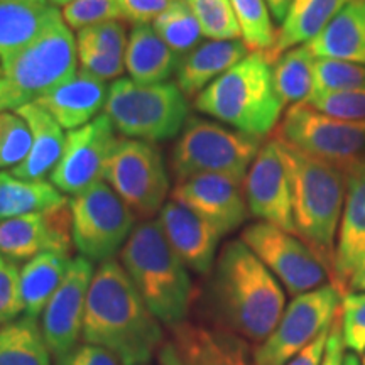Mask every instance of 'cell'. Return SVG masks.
<instances>
[{"mask_svg": "<svg viewBox=\"0 0 365 365\" xmlns=\"http://www.w3.org/2000/svg\"><path fill=\"white\" fill-rule=\"evenodd\" d=\"M249 54L244 41H213L202 43L181 56L176 70V85L186 98H196L218 76L235 66Z\"/></svg>", "mask_w": 365, "mask_h": 365, "instance_id": "cell-23", "label": "cell"}, {"mask_svg": "<svg viewBox=\"0 0 365 365\" xmlns=\"http://www.w3.org/2000/svg\"><path fill=\"white\" fill-rule=\"evenodd\" d=\"M277 143L289 176L296 235L318 255L331 277L346 178L331 164L303 154L279 139Z\"/></svg>", "mask_w": 365, "mask_h": 365, "instance_id": "cell-3", "label": "cell"}, {"mask_svg": "<svg viewBox=\"0 0 365 365\" xmlns=\"http://www.w3.org/2000/svg\"><path fill=\"white\" fill-rule=\"evenodd\" d=\"M54 365H122V362L103 346L83 341L56 357Z\"/></svg>", "mask_w": 365, "mask_h": 365, "instance_id": "cell-44", "label": "cell"}, {"mask_svg": "<svg viewBox=\"0 0 365 365\" xmlns=\"http://www.w3.org/2000/svg\"><path fill=\"white\" fill-rule=\"evenodd\" d=\"M314 58L341 59L365 66V0H352L330 24L304 44Z\"/></svg>", "mask_w": 365, "mask_h": 365, "instance_id": "cell-25", "label": "cell"}, {"mask_svg": "<svg viewBox=\"0 0 365 365\" xmlns=\"http://www.w3.org/2000/svg\"><path fill=\"white\" fill-rule=\"evenodd\" d=\"M362 365H365V355H364V359H362Z\"/></svg>", "mask_w": 365, "mask_h": 365, "instance_id": "cell-53", "label": "cell"}, {"mask_svg": "<svg viewBox=\"0 0 365 365\" xmlns=\"http://www.w3.org/2000/svg\"><path fill=\"white\" fill-rule=\"evenodd\" d=\"M175 0H117L124 21L134 22V26L153 22Z\"/></svg>", "mask_w": 365, "mask_h": 365, "instance_id": "cell-45", "label": "cell"}, {"mask_svg": "<svg viewBox=\"0 0 365 365\" xmlns=\"http://www.w3.org/2000/svg\"><path fill=\"white\" fill-rule=\"evenodd\" d=\"M14 2H33V4H48V0H14Z\"/></svg>", "mask_w": 365, "mask_h": 365, "instance_id": "cell-52", "label": "cell"}, {"mask_svg": "<svg viewBox=\"0 0 365 365\" xmlns=\"http://www.w3.org/2000/svg\"><path fill=\"white\" fill-rule=\"evenodd\" d=\"M61 16L71 31L107 21H124L117 0H73L63 7Z\"/></svg>", "mask_w": 365, "mask_h": 365, "instance_id": "cell-40", "label": "cell"}, {"mask_svg": "<svg viewBox=\"0 0 365 365\" xmlns=\"http://www.w3.org/2000/svg\"><path fill=\"white\" fill-rule=\"evenodd\" d=\"M344 350H345V344H344V335H341V319L339 314L335 322H333L330 333H328L327 350H325V357H323L322 365H344V359H345Z\"/></svg>", "mask_w": 365, "mask_h": 365, "instance_id": "cell-46", "label": "cell"}, {"mask_svg": "<svg viewBox=\"0 0 365 365\" xmlns=\"http://www.w3.org/2000/svg\"><path fill=\"white\" fill-rule=\"evenodd\" d=\"M205 38L213 41L239 39L242 33L230 0H186Z\"/></svg>", "mask_w": 365, "mask_h": 365, "instance_id": "cell-35", "label": "cell"}, {"mask_svg": "<svg viewBox=\"0 0 365 365\" xmlns=\"http://www.w3.org/2000/svg\"><path fill=\"white\" fill-rule=\"evenodd\" d=\"M230 4L249 51H269L276 43L277 31L272 26L266 0H230Z\"/></svg>", "mask_w": 365, "mask_h": 365, "instance_id": "cell-34", "label": "cell"}, {"mask_svg": "<svg viewBox=\"0 0 365 365\" xmlns=\"http://www.w3.org/2000/svg\"><path fill=\"white\" fill-rule=\"evenodd\" d=\"M330 328L323 331L317 340L312 341L307 349L301 350V352L296 355V357L291 359L286 365H322L323 357H325L328 333H330Z\"/></svg>", "mask_w": 365, "mask_h": 365, "instance_id": "cell-47", "label": "cell"}, {"mask_svg": "<svg viewBox=\"0 0 365 365\" xmlns=\"http://www.w3.org/2000/svg\"><path fill=\"white\" fill-rule=\"evenodd\" d=\"M73 247L91 262H105L120 252L135 228V213L107 181L70 200Z\"/></svg>", "mask_w": 365, "mask_h": 365, "instance_id": "cell-10", "label": "cell"}, {"mask_svg": "<svg viewBox=\"0 0 365 365\" xmlns=\"http://www.w3.org/2000/svg\"><path fill=\"white\" fill-rule=\"evenodd\" d=\"M70 254L43 252L21 269V296L26 317L38 319L70 267Z\"/></svg>", "mask_w": 365, "mask_h": 365, "instance_id": "cell-28", "label": "cell"}, {"mask_svg": "<svg viewBox=\"0 0 365 365\" xmlns=\"http://www.w3.org/2000/svg\"><path fill=\"white\" fill-rule=\"evenodd\" d=\"M156 359L159 365H257L254 349L240 335L188 319L170 327Z\"/></svg>", "mask_w": 365, "mask_h": 365, "instance_id": "cell-15", "label": "cell"}, {"mask_svg": "<svg viewBox=\"0 0 365 365\" xmlns=\"http://www.w3.org/2000/svg\"><path fill=\"white\" fill-rule=\"evenodd\" d=\"M33 145V132L17 112H0V170L16 168Z\"/></svg>", "mask_w": 365, "mask_h": 365, "instance_id": "cell-37", "label": "cell"}, {"mask_svg": "<svg viewBox=\"0 0 365 365\" xmlns=\"http://www.w3.org/2000/svg\"><path fill=\"white\" fill-rule=\"evenodd\" d=\"M344 365H360V364H359L357 355H354V354L345 355V359H344Z\"/></svg>", "mask_w": 365, "mask_h": 365, "instance_id": "cell-50", "label": "cell"}, {"mask_svg": "<svg viewBox=\"0 0 365 365\" xmlns=\"http://www.w3.org/2000/svg\"><path fill=\"white\" fill-rule=\"evenodd\" d=\"M341 296L333 284L294 296L274 331L254 349L255 364L286 365L333 325L340 314Z\"/></svg>", "mask_w": 365, "mask_h": 365, "instance_id": "cell-12", "label": "cell"}, {"mask_svg": "<svg viewBox=\"0 0 365 365\" xmlns=\"http://www.w3.org/2000/svg\"><path fill=\"white\" fill-rule=\"evenodd\" d=\"M0 365H51L38 319L22 317L0 327Z\"/></svg>", "mask_w": 365, "mask_h": 365, "instance_id": "cell-31", "label": "cell"}, {"mask_svg": "<svg viewBox=\"0 0 365 365\" xmlns=\"http://www.w3.org/2000/svg\"><path fill=\"white\" fill-rule=\"evenodd\" d=\"M274 137L344 175L365 159V120H341L307 103L287 108Z\"/></svg>", "mask_w": 365, "mask_h": 365, "instance_id": "cell-9", "label": "cell"}, {"mask_svg": "<svg viewBox=\"0 0 365 365\" xmlns=\"http://www.w3.org/2000/svg\"><path fill=\"white\" fill-rule=\"evenodd\" d=\"M105 181L135 217L161 212L170 193V175L161 153L150 143L122 137L108 158Z\"/></svg>", "mask_w": 365, "mask_h": 365, "instance_id": "cell-11", "label": "cell"}, {"mask_svg": "<svg viewBox=\"0 0 365 365\" xmlns=\"http://www.w3.org/2000/svg\"><path fill=\"white\" fill-rule=\"evenodd\" d=\"M48 4L0 0V59L11 63L43 29L49 14Z\"/></svg>", "mask_w": 365, "mask_h": 365, "instance_id": "cell-29", "label": "cell"}, {"mask_svg": "<svg viewBox=\"0 0 365 365\" xmlns=\"http://www.w3.org/2000/svg\"><path fill=\"white\" fill-rule=\"evenodd\" d=\"M195 108L244 134L264 139L279 122L282 105L272 81V66L261 51L212 81L198 97Z\"/></svg>", "mask_w": 365, "mask_h": 365, "instance_id": "cell-5", "label": "cell"}, {"mask_svg": "<svg viewBox=\"0 0 365 365\" xmlns=\"http://www.w3.org/2000/svg\"><path fill=\"white\" fill-rule=\"evenodd\" d=\"M158 222L186 267L198 274L212 271L222 239V234L212 223L175 200L163 205Z\"/></svg>", "mask_w": 365, "mask_h": 365, "instance_id": "cell-20", "label": "cell"}, {"mask_svg": "<svg viewBox=\"0 0 365 365\" xmlns=\"http://www.w3.org/2000/svg\"><path fill=\"white\" fill-rule=\"evenodd\" d=\"M181 56L173 51L156 34L153 26L137 24L132 27L125 49V71L139 85L164 83L176 73Z\"/></svg>", "mask_w": 365, "mask_h": 365, "instance_id": "cell-26", "label": "cell"}, {"mask_svg": "<svg viewBox=\"0 0 365 365\" xmlns=\"http://www.w3.org/2000/svg\"><path fill=\"white\" fill-rule=\"evenodd\" d=\"M262 144L261 137L190 117L173 149V173L178 181L198 175H225L244 181Z\"/></svg>", "mask_w": 365, "mask_h": 365, "instance_id": "cell-8", "label": "cell"}, {"mask_svg": "<svg viewBox=\"0 0 365 365\" xmlns=\"http://www.w3.org/2000/svg\"><path fill=\"white\" fill-rule=\"evenodd\" d=\"M314 58L307 46L282 53L272 63V81L282 105L307 103L313 93Z\"/></svg>", "mask_w": 365, "mask_h": 365, "instance_id": "cell-32", "label": "cell"}, {"mask_svg": "<svg viewBox=\"0 0 365 365\" xmlns=\"http://www.w3.org/2000/svg\"><path fill=\"white\" fill-rule=\"evenodd\" d=\"M349 289H352L354 293H365V261L355 269L349 281Z\"/></svg>", "mask_w": 365, "mask_h": 365, "instance_id": "cell-49", "label": "cell"}, {"mask_svg": "<svg viewBox=\"0 0 365 365\" xmlns=\"http://www.w3.org/2000/svg\"><path fill=\"white\" fill-rule=\"evenodd\" d=\"M22 312L21 271L17 262L0 254V327L19 318Z\"/></svg>", "mask_w": 365, "mask_h": 365, "instance_id": "cell-42", "label": "cell"}, {"mask_svg": "<svg viewBox=\"0 0 365 365\" xmlns=\"http://www.w3.org/2000/svg\"><path fill=\"white\" fill-rule=\"evenodd\" d=\"M65 202L66 198L53 182L19 180L11 173H0V222L46 212Z\"/></svg>", "mask_w": 365, "mask_h": 365, "instance_id": "cell-30", "label": "cell"}, {"mask_svg": "<svg viewBox=\"0 0 365 365\" xmlns=\"http://www.w3.org/2000/svg\"><path fill=\"white\" fill-rule=\"evenodd\" d=\"M103 110L122 135L145 143L176 137L191 117L188 98L170 81L139 85L118 78L108 86Z\"/></svg>", "mask_w": 365, "mask_h": 365, "instance_id": "cell-7", "label": "cell"}, {"mask_svg": "<svg viewBox=\"0 0 365 365\" xmlns=\"http://www.w3.org/2000/svg\"><path fill=\"white\" fill-rule=\"evenodd\" d=\"M345 178L346 193L331 276L341 294H345L355 269L365 261V159Z\"/></svg>", "mask_w": 365, "mask_h": 365, "instance_id": "cell-21", "label": "cell"}, {"mask_svg": "<svg viewBox=\"0 0 365 365\" xmlns=\"http://www.w3.org/2000/svg\"><path fill=\"white\" fill-rule=\"evenodd\" d=\"M16 112L31 127L33 145L27 158L14 168L11 175L27 181L44 180L56 168L65 149L66 135L63 134V127L38 103H27Z\"/></svg>", "mask_w": 365, "mask_h": 365, "instance_id": "cell-24", "label": "cell"}, {"mask_svg": "<svg viewBox=\"0 0 365 365\" xmlns=\"http://www.w3.org/2000/svg\"><path fill=\"white\" fill-rule=\"evenodd\" d=\"M307 105L314 110L327 113L341 120H365V86L335 91V93H312Z\"/></svg>", "mask_w": 365, "mask_h": 365, "instance_id": "cell-39", "label": "cell"}, {"mask_svg": "<svg viewBox=\"0 0 365 365\" xmlns=\"http://www.w3.org/2000/svg\"><path fill=\"white\" fill-rule=\"evenodd\" d=\"M108 88L105 81L78 70L70 80L36 100L63 129L75 130L88 124L105 107Z\"/></svg>", "mask_w": 365, "mask_h": 365, "instance_id": "cell-22", "label": "cell"}, {"mask_svg": "<svg viewBox=\"0 0 365 365\" xmlns=\"http://www.w3.org/2000/svg\"><path fill=\"white\" fill-rule=\"evenodd\" d=\"M78 63L81 70L90 73V75L97 76L98 80H118L125 71L124 58L110 56L90 48H78Z\"/></svg>", "mask_w": 365, "mask_h": 365, "instance_id": "cell-43", "label": "cell"}, {"mask_svg": "<svg viewBox=\"0 0 365 365\" xmlns=\"http://www.w3.org/2000/svg\"><path fill=\"white\" fill-rule=\"evenodd\" d=\"M127 41H129V36H127L124 21L100 22V24L83 27L76 34L78 48H90L117 58L125 56Z\"/></svg>", "mask_w": 365, "mask_h": 365, "instance_id": "cell-38", "label": "cell"}, {"mask_svg": "<svg viewBox=\"0 0 365 365\" xmlns=\"http://www.w3.org/2000/svg\"><path fill=\"white\" fill-rule=\"evenodd\" d=\"M49 2H51L54 7H65L70 2H73V0H49Z\"/></svg>", "mask_w": 365, "mask_h": 365, "instance_id": "cell-51", "label": "cell"}, {"mask_svg": "<svg viewBox=\"0 0 365 365\" xmlns=\"http://www.w3.org/2000/svg\"><path fill=\"white\" fill-rule=\"evenodd\" d=\"M266 4L269 7V12L272 14L274 21L282 22L287 11H289L291 4H293V0H266Z\"/></svg>", "mask_w": 365, "mask_h": 365, "instance_id": "cell-48", "label": "cell"}, {"mask_svg": "<svg viewBox=\"0 0 365 365\" xmlns=\"http://www.w3.org/2000/svg\"><path fill=\"white\" fill-rule=\"evenodd\" d=\"M244 193L250 215L296 235L289 176L274 137L262 144L249 168Z\"/></svg>", "mask_w": 365, "mask_h": 365, "instance_id": "cell-16", "label": "cell"}, {"mask_svg": "<svg viewBox=\"0 0 365 365\" xmlns=\"http://www.w3.org/2000/svg\"><path fill=\"white\" fill-rule=\"evenodd\" d=\"M244 242L259 261L274 274L293 296H299L325 284L330 277L325 264L299 239L267 222H255L242 230Z\"/></svg>", "mask_w": 365, "mask_h": 365, "instance_id": "cell-13", "label": "cell"}, {"mask_svg": "<svg viewBox=\"0 0 365 365\" xmlns=\"http://www.w3.org/2000/svg\"><path fill=\"white\" fill-rule=\"evenodd\" d=\"M153 29L178 56H185L195 49L203 38L202 27L186 0H175L166 11L159 14L153 21Z\"/></svg>", "mask_w": 365, "mask_h": 365, "instance_id": "cell-33", "label": "cell"}, {"mask_svg": "<svg viewBox=\"0 0 365 365\" xmlns=\"http://www.w3.org/2000/svg\"><path fill=\"white\" fill-rule=\"evenodd\" d=\"M117 140L115 127L105 113L80 129L68 130L61 159L51 173V182L61 193L75 196L103 181Z\"/></svg>", "mask_w": 365, "mask_h": 365, "instance_id": "cell-14", "label": "cell"}, {"mask_svg": "<svg viewBox=\"0 0 365 365\" xmlns=\"http://www.w3.org/2000/svg\"><path fill=\"white\" fill-rule=\"evenodd\" d=\"M217 327L262 344L286 309L281 282L242 240H230L218 254L207 291Z\"/></svg>", "mask_w": 365, "mask_h": 365, "instance_id": "cell-2", "label": "cell"}, {"mask_svg": "<svg viewBox=\"0 0 365 365\" xmlns=\"http://www.w3.org/2000/svg\"><path fill=\"white\" fill-rule=\"evenodd\" d=\"M120 264L163 325L185 322L193 301L188 267L164 237L158 220L139 223L120 250Z\"/></svg>", "mask_w": 365, "mask_h": 365, "instance_id": "cell-4", "label": "cell"}, {"mask_svg": "<svg viewBox=\"0 0 365 365\" xmlns=\"http://www.w3.org/2000/svg\"><path fill=\"white\" fill-rule=\"evenodd\" d=\"M341 335L355 354L365 350V293H345L341 298Z\"/></svg>", "mask_w": 365, "mask_h": 365, "instance_id": "cell-41", "label": "cell"}, {"mask_svg": "<svg viewBox=\"0 0 365 365\" xmlns=\"http://www.w3.org/2000/svg\"><path fill=\"white\" fill-rule=\"evenodd\" d=\"M360 86H365V66L341 59H314L313 93H335Z\"/></svg>", "mask_w": 365, "mask_h": 365, "instance_id": "cell-36", "label": "cell"}, {"mask_svg": "<svg viewBox=\"0 0 365 365\" xmlns=\"http://www.w3.org/2000/svg\"><path fill=\"white\" fill-rule=\"evenodd\" d=\"M161 325L124 266L115 259L100 262L86 298L81 340L107 349L122 365H145L164 341Z\"/></svg>", "mask_w": 365, "mask_h": 365, "instance_id": "cell-1", "label": "cell"}, {"mask_svg": "<svg viewBox=\"0 0 365 365\" xmlns=\"http://www.w3.org/2000/svg\"><path fill=\"white\" fill-rule=\"evenodd\" d=\"M171 198L212 223L222 235L239 228L249 217L244 181L225 175H198L178 181Z\"/></svg>", "mask_w": 365, "mask_h": 365, "instance_id": "cell-19", "label": "cell"}, {"mask_svg": "<svg viewBox=\"0 0 365 365\" xmlns=\"http://www.w3.org/2000/svg\"><path fill=\"white\" fill-rule=\"evenodd\" d=\"M93 274V262L81 255L73 257L65 279L41 314L43 339L54 357L71 350L81 340L86 298Z\"/></svg>", "mask_w": 365, "mask_h": 365, "instance_id": "cell-17", "label": "cell"}, {"mask_svg": "<svg viewBox=\"0 0 365 365\" xmlns=\"http://www.w3.org/2000/svg\"><path fill=\"white\" fill-rule=\"evenodd\" d=\"M70 200L56 208L0 222V254L14 262L31 261L43 252L71 255Z\"/></svg>", "mask_w": 365, "mask_h": 365, "instance_id": "cell-18", "label": "cell"}, {"mask_svg": "<svg viewBox=\"0 0 365 365\" xmlns=\"http://www.w3.org/2000/svg\"><path fill=\"white\" fill-rule=\"evenodd\" d=\"M352 0H293L276 34V43L264 56L272 65L282 53L312 41Z\"/></svg>", "mask_w": 365, "mask_h": 365, "instance_id": "cell-27", "label": "cell"}, {"mask_svg": "<svg viewBox=\"0 0 365 365\" xmlns=\"http://www.w3.org/2000/svg\"><path fill=\"white\" fill-rule=\"evenodd\" d=\"M78 49L71 29L56 7L49 9L43 29L11 59L0 80V112L17 108L49 93L76 73Z\"/></svg>", "mask_w": 365, "mask_h": 365, "instance_id": "cell-6", "label": "cell"}]
</instances>
